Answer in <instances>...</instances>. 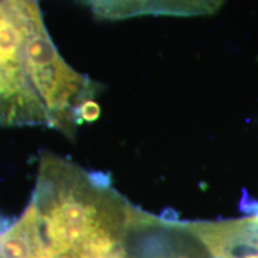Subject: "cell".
Segmentation results:
<instances>
[{"label":"cell","mask_w":258,"mask_h":258,"mask_svg":"<svg viewBox=\"0 0 258 258\" xmlns=\"http://www.w3.org/2000/svg\"><path fill=\"white\" fill-rule=\"evenodd\" d=\"M129 258H214L191 222L160 218L139 208L125 238Z\"/></svg>","instance_id":"cell-4"},{"label":"cell","mask_w":258,"mask_h":258,"mask_svg":"<svg viewBox=\"0 0 258 258\" xmlns=\"http://www.w3.org/2000/svg\"><path fill=\"white\" fill-rule=\"evenodd\" d=\"M246 211L251 214H254L258 217V201L253 200H246Z\"/></svg>","instance_id":"cell-8"},{"label":"cell","mask_w":258,"mask_h":258,"mask_svg":"<svg viewBox=\"0 0 258 258\" xmlns=\"http://www.w3.org/2000/svg\"><path fill=\"white\" fill-rule=\"evenodd\" d=\"M50 128L29 77L22 29V0H0V127Z\"/></svg>","instance_id":"cell-3"},{"label":"cell","mask_w":258,"mask_h":258,"mask_svg":"<svg viewBox=\"0 0 258 258\" xmlns=\"http://www.w3.org/2000/svg\"><path fill=\"white\" fill-rule=\"evenodd\" d=\"M214 258H258V217L191 222Z\"/></svg>","instance_id":"cell-5"},{"label":"cell","mask_w":258,"mask_h":258,"mask_svg":"<svg viewBox=\"0 0 258 258\" xmlns=\"http://www.w3.org/2000/svg\"><path fill=\"white\" fill-rule=\"evenodd\" d=\"M225 2L226 0H148L145 16H211L215 14Z\"/></svg>","instance_id":"cell-6"},{"label":"cell","mask_w":258,"mask_h":258,"mask_svg":"<svg viewBox=\"0 0 258 258\" xmlns=\"http://www.w3.org/2000/svg\"><path fill=\"white\" fill-rule=\"evenodd\" d=\"M147 2L148 0H89L93 14L109 21L145 16Z\"/></svg>","instance_id":"cell-7"},{"label":"cell","mask_w":258,"mask_h":258,"mask_svg":"<svg viewBox=\"0 0 258 258\" xmlns=\"http://www.w3.org/2000/svg\"><path fill=\"white\" fill-rule=\"evenodd\" d=\"M22 29L29 77L50 128L73 139L80 125L99 115L97 97L102 85L64 61L47 30L38 0H22Z\"/></svg>","instance_id":"cell-2"},{"label":"cell","mask_w":258,"mask_h":258,"mask_svg":"<svg viewBox=\"0 0 258 258\" xmlns=\"http://www.w3.org/2000/svg\"><path fill=\"white\" fill-rule=\"evenodd\" d=\"M137 208L102 173L47 153L27 209L0 232V258H129Z\"/></svg>","instance_id":"cell-1"}]
</instances>
